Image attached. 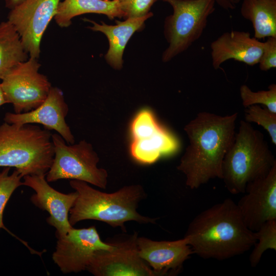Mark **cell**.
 <instances>
[{"mask_svg": "<svg viewBox=\"0 0 276 276\" xmlns=\"http://www.w3.org/2000/svg\"><path fill=\"white\" fill-rule=\"evenodd\" d=\"M70 185L78 193L70 212L69 221L72 226L83 220H95L126 232L125 223L128 221L155 223L156 218L142 215L137 211L139 203L146 197L141 185L126 186L107 193L94 189L81 180H71Z\"/></svg>", "mask_w": 276, "mask_h": 276, "instance_id": "obj_3", "label": "cell"}, {"mask_svg": "<svg viewBox=\"0 0 276 276\" xmlns=\"http://www.w3.org/2000/svg\"><path fill=\"white\" fill-rule=\"evenodd\" d=\"M153 16L151 12L137 17L127 18L124 21L116 20V25L101 24L86 19L92 23L89 28L94 31L104 34L109 42V48L105 55L107 62L114 69L120 70L123 67V55L125 48L131 37L144 26L145 21Z\"/></svg>", "mask_w": 276, "mask_h": 276, "instance_id": "obj_18", "label": "cell"}, {"mask_svg": "<svg viewBox=\"0 0 276 276\" xmlns=\"http://www.w3.org/2000/svg\"><path fill=\"white\" fill-rule=\"evenodd\" d=\"M68 111L62 91L57 87H52L47 97L38 107L19 113L6 112L4 120L8 123L17 125H42L50 131H56L66 143L73 144L75 142L74 136L65 120Z\"/></svg>", "mask_w": 276, "mask_h": 276, "instance_id": "obj_15", "label": "cell"}, {"mask_svg": "<svg viewBox=\"0 0 276 276\" xmlns=\"http://www.w3.org/2000/svg\"><path fill=\"white\" fill-rule=\"evenodd\" d=\"M60 0H25L11 9L8 21L18 33L30 57L38 59L42 37Z\"/></svg>", "mask_w": 276, "mask_h": 276, "instance_id": "obj_11", "label": "cell"}, {"mask_svg": "<svg viewBox=\"0 0 276 276\" xmlns=\"http://www.w3.org/2000/svg\"><path fill=\"white\" fill-rule=\"evenodd\" d=\"M241 15L251 21L254 37H276V0H242Z\"/></svg>", "mask_w": 276, "mask_h": 276, "instance_id": "obj_20", "label": "cell"}, {"mask_svg": "<svg viewBox=\"0 0 276 276\" xmlns=\"http://www.w3.org/2000/svg\"><path fill=\"white\" fill-rule=\"evenodd\" d=\"M131 157L139 163L152 164L161 156L175 152L178 144L175 138L158 122L149 109L139 111L130 125Z\"/></svg>", "mask_w": 276, "mask_h": 276, "instance_id": "obj_9", "label": "cell"}, {"mask_svg": "<svg viewBox=\"0 0 276 276\" xmlns=\"http://www.w3.org/2000/svg\"><path fill=\"white\" fill-rule=\"evenodd\" d=\"M264 42L248 32L232 31L223 33L211 44L212 65L215 70L225 61L234 59L253 66L259 63Z\"/></svg>", "mask_w": 276, "mask_h": 276, "instance_id": "obj_17", "label": "cell"}, {"mask_svg": "<svg viewBox=\"0 0 276 276\" xmlns=\"http://www.w3.org/2000/svg\"><path fill=\"white\" fill-rule=\"evenodd\" d=\"M20 37L9 22L0 23V79L13 67L28 59Z\"/></svg>", "mask_w": 276, "mask_h": 276, "instance_id": "obj_21", "label": "cell"}, {"mask_svg": "<svg viewBox=\"0 0 276 276\" xmlns=\"http://www.w3.org/2000/svg\"><path fill=\"white\" fill-rule=\"evenodd\" d=\"M50 131L28 124L0 125V167H13L22 177L45 174L54 157Z\"/></svg>", "mask_w": 276, "mask_h": 276, "instance_id": "obj_5", "label": "cell"}, {"mask_svg": "<svg viewBox=\"0 0 276 276\" xmlns=\"http://www.w3.org/2000/svg\"><path fill=\"white\" fill-rule=\"evenodd\" d=\"M242 104L245 108L256 104H262L270 111L276 113V85L272 84L267 90L252 91L246 85L240 88Z\"/></svg>", "mask_w": 276, "mask_h": 276, "instance_id": "obj_24", "label": "cell"}, {"mask_svg": "<svg viewBox=\"0 0 276 276\" xmlns=\"http://www.w3.org/2000/svg\"><path fill=\"white\" fill-rule=\"evenodd\" d=\"M138 237L135 232L112 243V249L97 250L86 270L95 276H155L139 254Z\"/></svg>", "mask_w": 276, "mask_h": 276, "instance_id": "obj_12", "label": "cell"}, {"mask_svg": "<svg viewBox=\"0 0 276 276\" xmlns=\"http://www.w3.org/2000/svg\"><path fill=\"white\" fill-rule=\"evenodd\" d=\"M23 178L22 185L35 192L31 196V201L49 213L47 222L56 228L57 238L65 236L73 227L68 214L78 196L77 192L64 194L55 190L49 185L45 174L28 175Z\"/></svg>", "mask_w": 276, "mask_h": 276, "instance_id": "obj_14", "label": "cell"}, {"mask_svg": "<svg viewBox=\"0 0 276 276\" xmlns=\"http://www.w3.org/2000/svg\"><path fill=\"white\" fill-rule=\"evenodd\" d=\"M6 103H7V102L5 97L0 82V107Z\"/></svg>", "mask_w": 276, "mask_h": 276, "instance_id": "obj_30", "label": "cell"}, {"mask_svg": "<svg viewBox=\"0 0 276 276\" xmlns=\"http://www.w3.org/2000/svg\"><path fill=\"white\" fill-rule=\"evenodd\" d=\"M215 2L220 7L227 10H233L235 8L236 5L230 0H215Z\"/></svg>", "mask_w": 276, "mask_h": 276, "instance_id": "obj_28", "label": "cell"}, {"mask_svg": "<svg viewBox=\"0 0 276 276\" xmlns=\"http://www.w3.org/2000/svg\"><path fill=\"white\" fill-rule=\"evenodd\" d=\"M171 5L173 14L166 17L164 34L169 46L162 60L168 62L188 49L201 36L215 0H162Z\"/></svg>", "mask_w": 276, "mask_h": 276, "instance_id": "obj_7", "label": "cell"}, {"mask_svg": "<svg viewBox=\"0 0 276 276\" xmlns=\"http://www.w3.org/2000/svg\"><path fill=\"white\" fill-rule=\"evenodd\" d=\"M125 14V18L144 16L156 0H117Z\"/></svg>", "mask_w": 276, "mask_h": 276, "instance_id": "obj_26", "label": "cell"}, {"mask_svg": "<svg viewBox=\"0 0 276 276\" xmlns=\"http://www.w3.org/2000/svg\"><path fill=\"white\" fill-rule=\"evenodd\" d=\"M57 239L52 259L63 273L86 270L97 250H110L114 247L112 243L104 242L101 239L94 226L73 227Z\"/></svg>", "mask_w": 276, "mask_h": 276, "instance_id": "obj_10", "label": "cell"}, {"mask_svg": "<svg viewBox=\"0 0 276 276\" xmlns=\"http://www.w3.org/2000/svg\"><path fill=\"white\" fill-rule=\"evenodd\" d=\"M86 13L104 14L110 19L126 16L117 0H64L60 2L54 18L64 28L71 24L73 17Z\"/></svg>", "mask_w": 276, "mask_h": 276, "instance_id": "obj_19", "label": "cell"}, {"mask_svg": "<svg viewBox=\"0 0 276 276\" xmlns=\"http://www.w3.org/2000/svg\"><path fill=\"white\" fill-rule=\"evenodd\" d=\"M37 59L30 57L11 68L1 83L7 103L15 113L32 110L40 105L52 87L48 78L39 73Z\"/></svg>", "mask_w": 276, "mask_h": 276, "instance_id": "obj_8", "label": "cell"}, {"mask_svg": "<svg viewBox=\"0 0 276 276\" xmlns=\"http://www.w3.org/2000/svg\"><path fill=\"white\" fill-rule=\"evenodd\" d=\"M24 1L25 0H6V6L8 8L12 9Z\"/></svg>", "mask_w": 276, "mask_h": 276, "instance_id": "obj_29", "label": "cell"}, {"mask_svg": "<svg viewBox=\"0 0 276 276\" xmlns=\"http://www.w3.org/2000/svg\"><path fill=\"white\" fill-rule=\"evenodd\" d=\"M245 110V120L248 123L254 122L263 127L269 133L272 142L276 145V113L267 108L256 104L247 107Z\"/></svg>", "mask_w": 276, "mask_h": 276, "instance_id": "obj_25", "label": "cell"}, {"mask_svg": "<svg viewBox=\"0 0 276 276\" xmlns=\"http://www.w3.org/2000/svg\"><path fill=\"white\" fill-rule=\"evenodd\" d=\"M137 247L141 257L155 276L178 274L185 261L193 254L184 237L174 241H155L138 237Z\"/></svg>", "mask_w": 276, "mask_h": 276, "instance_id": "obj_16", "label": "cell"}, {"mask_svg": "<svg viewBox=\"0 0 276 276\" xmlns=\"http://www.w3.org/2000/svg\"><path fill=\"white\" fill-rule=\"evenodd\" d=\"M242 0H230V1L234 5L240 3Z\"/></svg>", "mask_w": 276, "mask_h": 276, "instance_id": "obj_31", "label": "cell"}, {"mask_svg": "<svg viewBox=\"0 0 276 276\" xmlns=\"http://www.w3.org/2000/svg\"><path fill=\"white\" fill-rule=\"evenodd\" d=\"M254 234L256 241L249 258L252 267L257 266L266 250H276V219L266 222Z\"/></svg>", "mask_w": 276, "mask_h": 276, "instance_id": "obj_22", "label": "cell"}, {"mask_svg": "<svg viewBox=\"0 0 276 276\" xmlns=\"http://www.w3.org/2000/svg\"><path fill=\"white\" fill-rule=\"evenodd\" d=\"M52 140L54 155L45 175L48 182L62 179L78 180L106 189L107 172L98 167L99 157L90 143L82 140L67 145L57 133L52 134Z\"/></svg>", "mask_w": 276, "mask_h": 276, "instance_id": "obj_6", "label": "cell"}, {"mask_svg": "<svg viewBox=\"0 0 276 276\" xmlns=\"http://www.w3.org/2000/svg\"><path fill=\"white\" fill-rule=\"evenodd\" d=\"M243 194L237 205L250 230L276 219V165L267 175L247 183Z\"/></svg>", "mask_w": 276, "mask_h": 276, "instance_id": "obj_13", "label": "cell"}, {"mask_svg": "<svg viewBox=\"0 0 276 276\" xmlns=\"http://www.w3.org/2000/svg\"><path fill=\"white\" fill-rule=\"evenodd\" d=\"M276 165L263 133L240 122L234 143L223 159L222 178L232 194H243L249 182L267 175Z\"/></svg>", "mask_w": 276, "mask_h": 276, "instance_id": "obj_4", "label": "cell"}, {"mask_svg": "<svg viewBox=\"0 0 276 276\" xmlns=\"http://www.w3.org/2000/svg\"><path fill=\"white\" fill-rule=\"evenodd\" d=\"M238 114L200 112L185 126L190 144L177 169L185 175L186 184L191 189L222 178V165L235 138Z\"/></svg>", "mask_w": 276, "mask_h": 276, "instance_id": "obj_1", "label": "cell"}, {"mask_svg": "<svg viewBox=\"0 0 276 276\" xmlns=\"http://www.w3.org/2000/svg\"><path fill=\"white\" fill-rule=\"evenodd\" d=\"M10 170V167H4L0 172V229H4L16 237L5 226L3 220V213L13 193L18 187L23 185L21 181L23 177L16 169L9 174Z\"/></svg>", "mask_w": 276, "mask_h": 276, "instance_id": "obj_23", "label": "cell"}, {"mask_svg": "<svg viewBox=\"0 0 276 276\" xmlns=\"http://www.w3.org/2000/svg\"><path fill=\"white\" fill-rule=\"evenodd\" d=\"M259 64L260 70L263 71L275 68L276 37H268L264 42L263 50Z\"/></svg>", "mask_w": 276, "mask_h": 276, "instance_id": "obj_27", "label": "cell"}, {"mask_svg": "<svg viewBox=\"0 0 276 276\" xmlns=\"http://www.w3.org/2000/svg\"><path fill=\"white\" fill-rule=\"evenodd\" d=\"M193 254L224 260L243 254L254 245V232L246 225L237 203L226 198L197 214L184 236Z\"/></svg>", "mask_w": 276, "mask_h": 276, "instance_id": "obj_2", "label": "cell"}]
</instances>
